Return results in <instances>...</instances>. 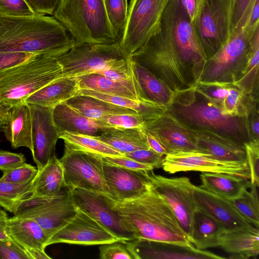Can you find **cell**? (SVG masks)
<instances>
[{
    "label": "cell",
    "mask_w": 259,
    "mask_h": 259,
    "mask_svg": "<svg viewBox=\"0 0 259 259\" xmlns=\"http://www.w3.org/2000/svg\"><path fill=\"white\" fill-rule=\"evenodd\" d=\"M10 109L0 105V123L6 124L9 117Z\"/></svg>",
    "instance_id": "obj_60"
},
{
    "label": "cell",
    "mask_w": 259,
    "mask_h": 259,
    "mask_svg": "<svg viewBox=\"0 0 259 259\" xmlns=\"http://www.w3.org/2000/svg\"><path fill=\"white\" fill-rule=\"evenodd\" d=\"M36 13L53 15L59 0H26Z\"/></svg>",
    "instance_id": "obj_56"
},
{
    "label": "cell",
    "mask_w": 259,
    "mask_h": 259,
    "mask_svg": "<svg viewBox=\"0 0 259 259\" xmlns=\"http://www.w3.org/2000/svg\"><path fill=\"white\" fill-rule=\"evenodd\" d=\"M65 102L82 115L96 120L115 114H138L133 110L84 95H75Z\"/></svg>",
    "instance_id": "obj_33"
},
{
    "label": "cell",
    "mask_w": 259,
    "mask_h": 259,
    "mask_svg": "<svg viewBox=\"0 0 259 259\" xmlns=\"http://www.w3.org/2000/svg\"><path fill=\"white\" fill-rule=\"evenodd\" d=\"M203 189L229 200L241 196L249 187V179L225 174L202 172L200 175Z\"/></svg>",
    "instance_id": "obj_30"
},
{
    "label": "cell",
    "mask_w": 259,
    "mask_h": 259,
    "mask_svg": "<svg viewBox=\"0 0 259 259\" xmlns=\"http://www.w3.org/2000/svg\"><path fill=\"white\" fill-rule=\"evenodd\" d=\"M31 183L17 184L0 179V206L15 213L22 202L31 196Z\"/></svg>",
    "instance_id": "obj_39"
},
{
    "label": "cell",
    "mask_w": 259,
    "mask_h": 259,
    "mask_svg": "<svg viewBox=\"0 0 259 259\" xmlns=\"http://www.w3.org/2000/svg\"><path fill=\"white\" fill-rule=\"evenodd\" d=\"M166 111L184 126L214 134L240 145L251 141L246 115H225L195 86L174 94Z\"/></svg>",
    "instance_id": "obj_3"
},
{
    "label": "cell",
    "mask_w": 259,
    "mask_h": 259,
    "mask_svg": "<svg viewBox=\"0 0 259 259\" xmlns=\"http://www.w3.org/2000/svg\"><path fill=\"white\" fill-rule=\"evenodd\" d=\"M26 162L25 155L22 153L0 150V170L8 171Z\"/></svg>",
    "instance_id": "obj_53"
},
{
    "label": "cell",
    "mask_w": 259,
    "mask_h": 259,
    "mask_svg": "<svg viewBox=\"0 0 259 259\" xmlns=\"http://www.w3.org/2000/svg\"><path fill=\"white\" fill-rule=\"evenodd\" d=\"M136 248L140 258H225L210 251L198 249L193 245L138 240Z\"/></svg>",
    "instance_id": "obj_25"
},
{
    "label": "cell",
    "mask_w": 259,
    "mask_h": 259,
    "mask_svg": "<svg viewBox=\"0 0 259 259\" xmlns=\"http://www.w3.org/2000/svg\"><path fill=\"white\" fill-rule=\"evenodd\" d=\"M70 189V188H69ZM73 202L79 210L96 220L120 240H137L116 211L100 192L80 188L70 189Z\"/></svg>",
    "instance_id": "obj_16"
},
{
    "label": "cell",
    "mask_w": 259,
    "mask_h": 259,
    "mask_svg": "<svg viewBox=\"0 0 259 259\" xmlns=\"http://www.w3.org/2000/svg\"><path fill=\"white\" fill-rule=\"evenodd\" d=\"M194 197L196 206L218 221L224 230L254 226L239 212L230 200L195 185Z\"/></svg>",
    "instance_id": "obj_21"
},
{
    "label": "cell",
    "mask_w": 259,
    "mask_h": 259,
    "mask_svg": "<svg viewBox=\"0 0 259 259\" xmlns=\"http://www.w3.org/2000/svg\"><path fill=\"white\" fill-rule=\"evenodd\" d=\"M243 95L240 89L232 83L221 105L222 113L225 115H242L239 110Z\"/></svg>",
    "instance_id": "obj_49"
},
{
    "label": "cell",
    "mask_w": 259,
    "mask_h": 259,
    "mask_svg": "<svg viewBox=\"0 0 259 259\" xmlns=\"http://www.w3.org/2000/svg\"><path fill=\"white\" fill-rule=\"evenodd\" d=\"M38 169L26 162L14 168L3 172L2 180L17 184L32 181L36 176Z\"/></svg>",
    "instance_id": "obj_46"
},
{
    "label": "cell",
    "mask_w": 259,
    "mask_h": 259,
    "mask_svg": "<svg viewBox=\"0 0 259 259\" xmlns=\"http://www.w3.org/2000/svg\"><path fill=\"white\" fill-rule=\"evenodd\" d=\"M161 25L170 34L177 50L195 84L200 80L207 60L195 28L180 0H169Z\"/></svg>",
    "instance_id": "obj_7"
},
{
    "label": "cell",
    "mask_w": 259,
    "mask_h": 259,
    "mask_svg": "<svg viewBox=\"0 0 259 259\" xmlns=\"http://www.w3.org/2000/svg\"><path fill=\"white\" fill-rule=\"evenodd\" d=\"M139 162L151 165L154 168L162 167L164 155L152 149H140L124 154V156Z\"/></svg>",
    "instance_id": "obj_50"
},
{
    "label": "cell",
    "mask_w": 259,
    "mask_h": 259,
    "mask_svg": "<svg viewBox=\"0 0 259 259\" xmlns=\"http://www.w3.org/2000/svg\"><path fill=\"white\" fill-rule=\"evenodd\" d=\"M246 160L250 172V182L259 186V142L251 141L244 144Z\"/></svg>",
    "instance_id": "obj_47"
},
{
    "label": "cell",
    "mask_w": 259,
    "mask_h": 259,
    "mask_svg": "<svg viewBox=\"0 0 259 259\" xmlns=\"http://www.w3.org/2000/svg\"><path fill=\"white\" fill-rule=\"evenodd\" d=\"M119 42L109 44H76L58 57L63 77H78L97 73L120 65L130 58Z\"/></svg>",
    "instance_id": "obj_8"
},
{
    "label": "cell",
    "mask_w": 259,
    "mask_h": 259,
    "mask_svg": "<svg viewBox=\"0 0 259 259\" xmlns=\"http://www.w3.org/2000/svg\"><path fill=\"white\" fill-rule=\"evenodd\" d=\"M257 0H232V35L244 28Z\"/></svg>",
    "instance_id": "obj_43"
},
{
    "label": "cell",
    "mask_w": 259,
    "mask_h": 259,
    "mask_svg": "<svg viewBox=\"0 0 259 259\" xmlns=\"http://www.w3.org/2000/svg\"><path fill=\"white\" fill-rule=\"evenodd\" d=\"M32 124L33 159L40 168L46 165L55 154L59 133L53 117V109L27 104Z\"/></svg>",
    "instance_id": "obj_18"
},
{
    "label": "cell",
    "mask_w": 259,
    "mask_h": 259,
    "mask_svg": "<svg viewBox=\"0 0 259 259\" xmlns=\"http://www.w3.org/2000/svg\"><path fill=\"white\" fill-rule=\"evenodd\" d=\"M112 127L143 128L146 122L143 116L139 114H121L106 116L101 120Z\"/></svg>",
    "instance_id": "obj_45"
},
{
    "label": "cell",
    "mask_w": 259,
    "mask_h": 259,
    "mask_svg": "<svg viewBox=\"0 0 259 259\" xmlns=\"http://www.w3.org/2000/svg\"><path fill=\"white\" fill-rule=\"evenodd\" d=\"M259 102L255 103L247 112L251 141L259 142Z\"/></svg>",
    "instance_id": "obj_55"
},
{
    "label": "cell",
    "mask_w": 259,
    "mask_h": 259,
    "mask_svg": "<svg viewBox=\"0 0 259 259\" xmlns=\"http://www.w3.org/2000/svg\"><path fill=\"white\" fill-rule=\"evenodd\" d=\"M77 77L79 89L143 102L133 90L101 74L91 73Z\"/></svg>",
    "instance_id": "obj_36"
},
{
    "label": "cell",
    "mask_w": 259,
    "mask_h": 259,
    "mask_svg": "<svg viewBox=\"0 0 259 259\" xmlns=\"http://www.w3.org/2000/svg\"><path fill=\"white\" fill-rule=\"evenodd\" d=\"M251 36L243 30L232 35L215 54L206 60L199 81L227 83L238 81L248 65Z\"/></svg>",
    "instance_id": "obj_9"
},
{
    "label": "cell",
    "mask_w": 259,
    "mask_h": 259,
    "mask_svg": "<svg viewBox=\"0 0 259 259\" xmlns=\"http://www.w3.org/2000/svg\"><path fill=\"white\" fill-rule=\"evenodd\" d=\"M53 16L71 33L75 45L118 42L104 0H59Z\"/></svg>",
    "instance_id": "obj_5"
},
{
    "label": "cell",
    "mask_w": 259,
    "mask_h": 259,
    "mask_svg": "<svg viewBox=\"0 0 259 259\" xmlns=\"http://www.w3.org/2000/svg\"><path fill=\"white\" fill-rule=\"evenodd\" d=\"M0 12L12 16H31L37 15L26 0H0Z\"/></svg>",
    "instance_id": "obj_48"
},
{
    "label": "cell",
    "mask_w": 259,
    "mask_h": 259,
    "mask_svg": "<svg viewBox=\"0 0 259 259\" xmlns=\"http://www.w3.org/2000/svg\"><path fill=\"white\" fill-rule=\"evenodd\" d=\"M185 127L202 152L221 160L247 161L244 146L214 134Z\"/></svg>",
    "instance_id": "obj_23"
},
{
    "label": "cell",
    "mask_w": 259,
    "mask_h": 259,
    "mask_svg": "<svg viewBox=\"0 0 259 259\" xmlns=\"http://www.w3.org/2000/svg\"><path fill=\"white\" fill-rule=\"evenodd\" d=\"M3 132L13 148L25 147L31 150V118L26 103L21 102L10 109L8 121Z\"/></svg>",
    "instance_id": "obj_27"
},
{
    "label": "cell",
    "mask_w": 259,
    "mask_h": 259,
    "mask_svg": "<svg viewBox=\"0 0 259 259\" xmlns=\"http://www.w3.org/2000/svg\"><path fill=\"white\" fill-rule=\"evenodd\" d=\"M144 132L146 135L147 142L150 148L159 154L164 156L166 155L167 151L163 145L151 134L145 131Z\"/></svg>",
    "instance_id": "obj_58"
},
{
    "label": "cell",
    "mask_w": 259,
    "mask_h": 259,
    "mask_svg": "<svg viewBox=\"0 0 259 259\" xmlns=\"http://www.w3.org/2000/svg\"><path fill=\"white\" fill-rule=\"evenodd\" d=\"M37 54L23 52H0V73L31 59Z\"/></svg>",
    "instance_id": "obj_52"
},
{
    "label": "cell",
    "mask_w": 259,
    "mask_h": 259,
    "mask_svg": "<svg viewBox=\"0 0 259 259\" xmlns=\"http://www.w3.org/2000/svg\"><path fill=\"white\" fill-rule=\"evenodd\" d=\"M223 226L207 213L196 207L193 217L190 242L201 250L218 247Z\"/></svg>",
    "instance_id": "obj_31"
},
{
    "label": "cell",
    "mask_w": 259,
    "mask_h": 259,
    "mask_svg": "<svg viewBox=\"0 0 259 259\" xmlns=\"http://www.w3.org/2000/svg\"><path fill=\"white\" fill-rule=\"evenodd\" d=\"M258 187L250 183L241 196L230 200L239 212L254 227H259Z\"/></svg>",
    "instance_id": "obj_40"
},
{
    "label": "cell",
    "mask_w": 259,
    "mask_h": 259,
    "mask_svg": "<svg viewBox=\"0 0 259 259\" xmlns=\"http://www.w3.org/2000/svg\"><path fill=\"white\" fill-rule=\"evenodd\" d=\"M63 76L57 58L38 54L0 73V105L10 109Z\"/></svg>",
    "instance_id": "obj_6"
},
{
    "label": "cell",
    "mask_w": 259,
    "mask_h": 259,
    "mask_svg": "<svg viewBox=\"0 0 259 259\" xmlns=\"http://www.w3.org/2000/svg\"><path fill=\"white\" fill-rule=\"evenodd\" d=\"M123 155L140 149H149L146 135L142 128H109L94 137Z\"/></svg>",
    "instance_id": "obj_32"
},
{
    "label": "cell",
    "mask_w": 259,
    "mask_h": 259,
    "mask_svg": "<svg viewBox=\"0 0 259 259\" xmlns=\"http://www.w3.org/2000/svg\"><path fill=\"white\" fill-rule=\"evenodd\" d=\"M77 210L68 188L55 197L31 196L22 202L14 214L34 220L50 237L68 224Z\"/></svg>",
    "instance_id": "obj_12"
},
{
    "label": "cell",
    "mask_w": 259,
    "mask_h": 259,
    "mask_svg": "<svg viewBox=\"0 0 259 259\" xmlns=\"http://www.w3.org/2000/svg\"><path fill=\"white\" fill-rule=\"evenodd\" d=\"M250 55L245 73L233 84L238 87L243 94L258 95L259 31L250 38Z\"/></svg>",
    "instance_id": "obj_38"
},
{
    "label": "cell",
    "mask_w": 259,
    "mask_h": 259,
    "mask_svg": "<svg viewBox=\"0 0 259 259\" xmlns=\"http://www.w3.org/2000/svg\"><path fill=\"white\" fill-rule=\"evenodd\" d=\"M61 163L65 187L108 194L103 157L64 145Z\"/></svg>",
    "instance_id": "obj_13"
},
{
    "label": "cell",
    "mask_w": 259,
    "mask_h": 259,
    "mask_svg": "<svg viewBox=\"0 0 259 259\" xmlns=\"http://www.w3.org/2000/svg\"><path fill=\"white\" fill-rule=\"evenodd\" d=\"M6 231L8 236L28 254L33 251L45 250L50 238L49 235L34 220L16 215L8 218Z\"/></svg>",
    "instance_id": "obj_26"
},
{
    "label": "cell",
    "mask_w": 259,
    "mask_h": 259,
    "mask_svg": "<svg viewBox=\"0 0 259 259\" xmlns=\"http://www.w3.org/2000/svg\"><path fill=\"white\" fill-rule=\"evenodd\" d=\"M8 218L6 212L0 208V240H6L10 238L6 231Z\"/></svg>",
    "instance_id": "obj_59"
},
{
    "label": "cell",
    "mask_w": 259,
    "mask_h": 259,
    "mask_svg": "<svg viewBox=\"0 0 259 259\" xmlns=\"http://www.w3.org/2000/svg\"><path fill=\"white\" fill-rule=\"evenodd\" d=\"M232 11V0H205L194 25L207 59L230 39Z\"/></svg>",
    "instance_id": "obj_10"
},
{
    "label": "cell",
    "mask_w": 259,
    "mask_h": 259,
    "mask_svg": "<svg viewBox=\"0 0 259 259\" xmlns=\"http://www.w3.org/2000/svg\"><path fill=\"white\" fill-rule=\"evenodd\" d=\"M119 240L96 220L78 210L76 215L68 224L50 237L47 246L60 243L83 245H101Z\"/></svg>",
    "instance_id": "obj_17"
},
{
    "label": "cell",
    "mask_w": 259,
    "mask_h": 259,
    "mask_svg": "<svg viewBox=\"0 0 259 259\" xmlns=\"http://www.w3.org/2000/svg\"><path fill=\"white\" fill-rule=\"evenodd\" d=\"M103 160L111 164L134 170L150 171L154 168L150 165L139 162L125 156L104 157Z\"/></svg>",
    "instance_id": "obj_54"
},
{
    "label": "cell",
    "mask_w": 259,
    "mask_h": 259,
    "mask_svg": "<svg viewBox=\"0 0 259 259\" xmlns=\"http://www.w3.org/2000/svg\"><path fill=\"white\" fill-rule=\"evenodd\" d=\"M187 12L191 22L194 25L197 21L205 0H180Z\"/></svg>",
    "instance_id": "obj_57"
},
{
    "label": "cell",
    "mask_w": 259,
    "mask_h": 259,
    "mask_svg": "<svg viewBox=\"0 0 259 259\" xmlns=\"http://www.w3.org/2000/svg\"><path fill=\"white\" fill-rule=\"evenodd\" d=\"M169 0H131L120 45L131 56L160 30L162 13Z\"/></svg>",
    "instance_id": "obj_11"
},
{
    "label": "cell",
    "mask_w": 259,
    "mask_h": 259,
    "mask_svg": "<svg viewBox=\"0 0 259 259\" xmlns=\"http://www.w3.org/2000/svg\"><path fill=\"white\" fill-rule=\"evenodd\" d=\"M100 193L137 240L192 245L170 207L152 188L138 198L123 202Z\"/></svg>",
    "instance_id": "obj_2"
},
{
    "label": "cell",
    "mask_w": 259,
    "mask_h": 259,
    "mask_svg": "<svg viewBox=\"0 0 259 259\" xmlns=\"http://www.w3.org/2000/svg\"><path fill=\"white\" fill-rule=\"evenodd\" d=\"M59 139L70 148L104 157H120L124 155L94 137L66 132L59 133Z\"/></svg>",
    "instance_id": "obj_37"
},
{
    "label": "cell",
    "mask_w": 259,
    "mask_h": 259,
    "mask_svg": "<svg viewBox=\"0 0 259 259\" xmlns=\"http://www.w3.org/2000/svg\"><path fill=\"white\" fill-rule=\"evenodd\" d=\"M142 128L153 136L163 145L167 154L201 151L186 128L166 110L159 117L146 121Z\"/></svg>",
    "instance_id": "obj_20"
},
{
    "label": "cell",
    "mask_w": 259,
    "mask_h": 259,
    "mask_svg": "<svg viewBox=\"0 0 259 259\" xmlns=\"http://www.w3.org/2000/svg\"><path fill=\"white\" fill-rule=\"evenodd\" d=\"M4 124L0 123V133L3 132Z\"/></svg>",
    "instance_id": "obj_61"
},
{
    "label": "cell",
    "mask_w": 259,
    "mask_h": 259,
    "mask_svg": "<svg viewBox=\"0 0 259 259\" xmlns=\"http://www.w3.org/2000/svg\"><path fill=\"white\" fill-rule=\"evenodd\" d=\"M107 194L113 200L123 202L138 198L152 188L149 171L126 168L103 160Z\"/></svg>",
    "instance_id": "obj_19"
},
{
    "label": "cell",
    "mask_w": 259,
    "mask_h": 259,
    "mask_svg": "<svg viewBox=\"0 0 259 259\" xmlns=\"http://www.w3.org/2000/svg\"><path fill=\"white\" fill-rule=\"evenodd\" d=\"M232 84L219 82L198 81L195 86L221 107Z\"/></svg>",
    "instance_id": "obj_44"
},
{
    "label": "cell",
    "mask_w": 259,
    "mask_h": 259,
    "mask_svg": "<svg viewBox=\"0 0 259 259\" xmlns=\"http://www.w3.org/2000/svg\"><path fill=\"white\" fill-rule=\"evenodd\" d=\"M77 95H84L108 102L114 105L136 111L143 116L146 121L156 118L166 110V107L151 102H141L130 99L79 89Z\"/></svg>",
    "instance_id": "obj_35"
},
{
    "label": "cell",
    "mask_w": 259,
    "mask_h": 259,
    "mask_svg": "<svg viewBox=\"0 0 259 259\" xmlns=\"http://www.w3.org/2000/svg\"><path fill=\"white\" fill-rule=\"evenodd\" d=\"M0 259H31L26 251L10 238L0 240Z\"/></svg>",
    "instance_id": "obj_51"
},
{
    "label": "cell",
    "mask_w": 259,
    "mask_h": 259,
    "mask_svg": "<svg viewBox=\"0 0 259 259\" xmlns=\"http://www.w3.org/2000/svg\"><path fill=\"white\" fill-rule=\"evenodd\" d=\"M131 58L161 80L174 94L195 85L170 34L161 25L160 31Z\"/></svg>",
    "instance_id": "obj_4"
},
{
    "label": "cell",
    "mask_w": 259,
    "mask_h": 259,
    "mask_svg": "<svg viewBox=\"0 0 259 259\" xmlns=\"http://www.w3.org/2000/svg\"><path fill=\"white\" fill-rule=\"evenodd\" d=\"M38 172L32 181L33 196L52 197L60 194L64 188V173L61 163L56 155Z\"/></svg>",
    "instance_id": "obj_29"
},
{
    "label": "cell",
    "mask_w": 259,
    "mask_h": 259,
    "mask_svg": "<svg viewBox=\"0 0 259 259\" xmlns=\"http://www.w3.org/2000/svg\"><path fill=\"white\" fill-rule=\"evenodd\" d=\"M218 246L230 254L232 258H256L259 254V230L253 226L224 230Z\"/></svg>",
    "instance_id": "obj_24"
},
{
    "label": "cell",
    "mask_w": 259,
    "mask_h": 259,
    "mask_svg": "<svg viewBox=\"0 0 259 259\" xmlns=\"http://www.w3.org/2000/svg\"><path fill=\"white\" fill-rule=\"evenodd\" d=\"M108 19L114 33L120 43L126 25L127 0H104Z\"/></svg>",
    "instance_id": "obj_41"
},
{
    "label": "cell",
    "mask_w": 259,
    "mask_h": 259,
    "mask_svg": "<svg viewBox=\"0 0 259 259\" xmlns=\"http://www.w3.org/2000/svg\"><path fill=\"white\" fill-rule=\"evenodd\" d=\"M161 167L170 174L194 171L225 174L250 179L247 161L221 160L199 151L167 154L164 157Z\"/></svg>",
    "instance_id": "obj_15"
},
{
    "label": "cell",
    "mask_w": 259,
    "mask_h": 259,
    "mask_svg": "<svg viewBox=\"0 0 259 259\" xmlns=\"http://www.w3.org/2000/svg\"><path fill=\"white\" fill-rule=\"evenodd\" d=\"M132 66L143 98L165 107L168 105L174 94L161 80L145 67L133 61Z\"/></svg>",
    "instance_id": "obj_34"
},
{
    "label": "cell",
    "mask_w": 259,
    "mask_h": 259,
    "mask_svg": "<svg viewBox=\"0 0 259 259\" xmlns=\"http://www.w3.org/2000/svg\"><path fill=\"white\" fill-rule=\"evenodd\" d=\"M152 188L167 203L181 228L190 240L193 217L197 207L194 197V187L185 177L169 178L149 171Z\"/></svg>",
    "instance_id": "obj_14"
},
{
    "label": "cell",
    "mask_w": 259,
    "mask_h": 259,
    "mask_svg": "<svg viewBox=\"0 0 259 259\" xmlns=\"http://www.w3.org/2000/svg\"><path fill=\"white\" fill-rule=\"evenodd\" d=\"M75 40L53 16H16L0 12V52L43 54L57 58Z\"/></svg>",
    "instance_id": "obj_1"
},
{
    "label": "cell",
    "mask_w": 259,
    "mask_h": 259,
    "mask_svg": "<svg viewBox=\"0 0 259 259\" xmlns=\"http://www.w3.org/2000/svg\"><path fill=\"white\" fill-rule=\"evenodd\" d=\"M79 89L77 77H62L40 89L25 100L27 104L53 109L76 95Z\"/></svg>",
    "instance_id": "obj_28"
},
{
    "label": "cell",
    "mask_w": 259,
    "mask_h": 259,
    "mask_svg": "<svg viewBox=\"0 0 259 259\" xmlns=\"http://www.w3.org/2000/svg\"><path fill=\"white\" fill-rule=\"evenodd\" d=\"M138 240H119L101 244L99 249L101 259H140L136 245Z\"/></svg>",
    "instance_id": "obj_42"
},
{
    "label": "cell",
    "mask_w": 259,
    "mask_h": 259,
    "mask_svg": "<svg viewBox=\"0 0 259 259\" xmlns=\"http://www.w3.org/2000/svg\"><path fill=\"white\" fill-rule=\"evenodd\" d=\"M55 124L60 133H68L92 137L100 136L112 127L101 120H94L80 114L65 102L53 109Z\"/></svg>",
    "instance_id": "obj_22"
}]
</instances>
